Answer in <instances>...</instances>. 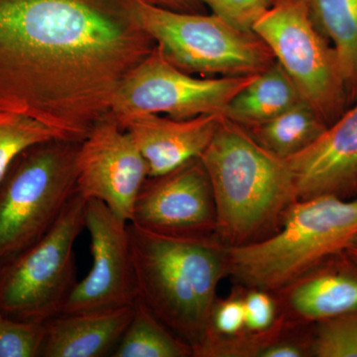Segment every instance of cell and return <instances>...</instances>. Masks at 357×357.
I'll return each mask as SVG.
<instances>
[{
    "mask_svg": "<svg viewBox=\"0 0 357 357\" xmlns=\"http://www.w3.org/2000/svg\"><path fill=\"white\" fill-rule=\"evenodd\" d=\"M155 46L131 0H0V112L81 143Z\"/></svg>",
    "mask_w": 357,
    "mask_h": 357,
    "instance_id": "6da1fadb",
    "label": "cell"
},
{
    "mask_svg": "<svg viewBox=\"0 0 357 357\" xmlns=\"http://www.w3.org/2000/svg\"><path fill=\"white\" fill-rule=\"evenodd\" d=\"M136 302L194 349L206 335L229 245L217 234L172 236L128 222Z\"/></svg>",
    "mask_w": 357,
    "mask_h": 357,
    "instance_id": "7a4b0ae2",
    "label": "cell"
},
{
    "mask_svg": "<svg viewBox=\"0 0 357 357\" xmlns=\"http://www.w3.org/2000/svg\"><path fill=\"white\" fill-rule=\"evenodd\" d=\"M201 160L217 206L215 234L227 245H245L269 236L298 199L286 160L225 116Z\"/></svg>",
    "mask_w": 357,
    "mask_h": 357,
    "instance_id": "3957f363",
    "label": "cell"
},
{
    "mask_svg": "<svg viewBox=\"0 0 357 357\" xmlns=\"http://www.w3.org/2000/svg\"><path fill=\"white\" fill-rule=\"evenodd\" d=\"M357 236V199H297L273 234L229 248V275L237 285L276 292L340 253Z\"/></svg>",
    "mask_w": 357,
    "mask_h": 357,
    "instance_id": "277c9868",
    "label": "cell"
},
{
    "mask_svg": "<svg viewBox=\"0 0 357 357\" xmlns=\"http://www.w3.org/2000/svg\"><path fill=\"white\" fill-rule=\"evenodd\" d=\"M79 143L53 139L21 152L0 181V263L37 243L76 194Z\"/></svg>",
    "mask_w": 357,
    "mask_h": 357,
    "instance_id": "5b68a950",
    "label": "cell"
},
{
    "mask_svg": "<svg viewBox=\"0 0 357 357\" xmlns=\"http://www.w3.org/2000/svg\"><path fill=\"white\" fill-rule=\"evenodd\" d=\"M131 6L164 57L188 74L255 76L276 61L257 34L215 14L178 13L145 0H131Z\"/></svg>",
    "mask_w": 357,
    "mask_h": 357,
    "instance_id": "8992f818",
    "label": "cell"
},
{
    "mask_svg": "<svg viewBox=\"0 0 357 357\" xmlns=\"http://www.w3.org/2000/svg\"><path fill=\"white\" fill-rule=\"evenodd\" d=\"M86 199L76 192L37 243L0 263V314L45 323L62 312L77 285L75 241L84 229Z\"/></svg>",
    "mask_w": 357,
    "mask_h": 357,
    "instance_id": "52a82bcc",
    "label": "cell"
},
{
    "mask_svg": "<svg viewBox=\"0 0 357 357\" xmlns=\"http://www.w3.org/2000/svg\"><path fill=\"white\" fill-rule=\"evenodd\" d=\"M252 31L328 126L344 114L349 100L337 53L312 20L307 0H275Z\"/></svg>",
    "mask_w": 357,
    "mask_h": 357,
    "instance_id": "ba28073f",
    "label": "cell"
},
{
    "mask_svg": "<svg viewBox=\"0 0 357 357\" xmlns=\"http://www.w3.org/2000/svg\"><path fill=\"white\" fill-rule=\"evenodd\" d=\"M255 76L197 77L169 62L156 45L121 82L112 114L116 119L139 114H165L174 119L223 115Z\"/></svg>",
    "mask_w": 357,
    "mask_h": 357,
    "instance_id": "9c48e42d",
    "label": "cell"
},
{
    "mask_svg": "<svg viewBox=\"0 0 357 357\" xmlns=\"http://www.w3.org/2000/svg\"><path fill=\"white\" fill-rule=\"evenodd\" d=\"M76 190L107 204L130 222L133 206L148 177V167L132 136L109 112L79 145Z\"/></svg>",
    "mask_w": 357,
    "mask_h": 357,
    "instance_id": "30bf717a",
    "label": "cell"
},
{
    "mask_svg": "<svg viewBox=\"0 0 357 357\" xmlns=\"http://www.w3.org/2000/svg\"><path fill=\"white\" fill-rule=\"evenodd\" d=\"M84 229L91 236L93 264L75 286L61 314L103 311L136 302L128 222L98 199H88Z\"/></svg>",
    "mask_w": 357,
    "mask_h": 357,
    "instance_id": "8fae6325",
    "label": "cell"
},
{
    "mask_svg": "<svg viewBox=\"0 0 357 357\" xmlns=\"http://www.w3.org/2000/svg\"><path fill=\"white\" fill-rule=\"evenodd\" d=\"M131 223L172 236L217 231V206L201 157L163 175L147 177L134 203Z\"/></svg>",
    "mask_w": 357,
    "mask_h": 357,
    "instance_id": "7c38bea8",
    "label": "cell"
},
{
    "mask_svg": "<svg viewBox=\"0 0 357 357\" xmlns=\"http://www.w3.org/2000/svg\"><path fill=\"white\" fill-rule=\"evenodd\" d=\"M286 162L295 178L298 199H347L357 192V103L304 151Z\"/></svg>",
    "mask_w": 357,
    "mask_h": 357,
    "instance_id": "4fadbf2b",
    "label": "cell"
},
{
    "mask_svg": "<svg viewBox=\"0 0 357 357\" xmlns=\"http://www.w3.org/2000/svg\"><path fill=\"white\" fill-rule=\"evenodd\" d=\"M279 311L294 326H312L357 312V265L340 253L273 292Z\"/></svg>",
    "mask_w": 357,
    "mask_h": 357,
    "instance_id": "5bb4252c",
    "label": "cell"
},
{
    "mask_svg": "<svg viewBox=\"0 0 357 357\" xmlns=\"http://www.w3.org/2000/svg\"><path fill=\"white\" fill-rule=\"evenodd\" d=\"M223 115L204 114L174 119L156 114L117 119L135 141L148 167V177L163 175L199 158L217 133Z\"/></svg>",
    "mask_w": 357,
    "mask_h": 357,
    "instance_id": "9a60e30c",
    "label": "cell"
},
{
    "mask_svg": "<svg viewBox=\"0 0 357 357\" xmlns=\"http://www.w3.org/2000/svg\"><path fill=\"white\" fill-rule=\"evenodd\" d=\"M133 306L61 314L45 321L44 357L112 356L132 319Z\"/></svg>",
    "mask_w": 357,
    "mask_h": 357,
    "instance_id": "2e32d148",
    "label": "cell"
},
{
    "mask_svg": "<svg viewBox=\"0 0 357 357\" xmlns=\"http://www.w3.org/2000/svg\"><path fill=\"white\" fill-rule=\"evenodd\" d=\"M303 100L291 77L275 61L232 98L223 116L250 128L271 121Z\"/></svg>",
    "mask_w": 357,
    "mask_h": 357,
    "instance_id": "e0dca14e",
    "label": "cell"
},
{
    "mask_svg": "<svg viewBox=\"0 0 357 357\" xmlns=\"http://www.w3.org/2000/svg\"><path fill=\"white\" fill-rule=\"evenodd\" d=\"M312 20L337 53L349 103L357 100V0H307Z\"/></svg>",
    "mask_w": 357,
    "mask_h": 357,
    "instance_id": "ac0fdd59",
    "label": "cell"
},
{
    "mask_svg": "<svg viewBox=\"0 0 357 357\" xmlns=\"http://www.w3.org/2000/svg\"><path fill=\"white\" fill-rule=\"evenodd\" d=\"M328 124L306 102H301L271 121L248 129L261 146L284 160L304 151Z\"/></svg>",
    "mask_w": 357,
    "mask_h": 357,
    "instance_id": "d6986e66",
    "label": "cell"
},
{
    "mask_svg": "<svg viewBox=\"0 0 357 357\" xmlns=\"http://www.w3.org/2000/svg\"><path fill=\"white\" fill-rule=\"evenodd\" d=\"M114 357H194L191 345L169 330L139 303Z\"/></svg>",
    "mask_w": 357,
    "mask_h": 357,
    "instance_id": "ffe728a7",
    "label": "cell"
},
{
    "mask_svg": "<svg viewBox=\"0 0 357 357\" xmlns=\"http://www.w3.org/2000/svg\"><path fill=\"white\" fill-rule=\"evenodd\" d=\"M53 139L58 138L42 122L27 115L0 112V181L21 152Z\"/></svg>",
    "mask_w": 357,
    "mask_h": 357,
    "instance_id": "44dd1931",
    "label": "cell"
},
{
    "mask_svg": "<svg viewBox=\"0 0 357 357\" xmlns=\"http://www.w3.org/2000/svg\"><path fill=\"white\" fill-rule=\"evenodd\" d=\"M312 326V356L357 357V312Z\"/></svg>",
    "mask_w": 357,
    "mask_h": 357,
    "instance_id": "7402d4cb",
    "label": "cell"
},
{
    "mask_svg": "<svg viewBox=\"0 0 357 357\" xmlns=\"http://www.w3.org/2000/svg\"><path fill=\"white\" fill-rule=\"evenodd\" d=\"M45 338V323L0 318V357L42 356Z\"/></svg>",
    "mask_w": 357,
    "mask_h": 357,
    "instance_id": "603a6c76",
    "label": "cell"
},
{
    "mask_svg": "<svg viewBox=\"0 0 357 357\" xmlns=\"http://www.w3.org/2000/svg\"><path fill=\"white\" fill-rule=\"evenodd\" d=\"M244 331L246 328L243 287L236 284V287L227 297L215 300L203 340L206 338L234 337Z\"/></svg>",
    "mask_w": 357,
    "mask_h": 357,
    "instance_id": "cb8c5ba5",
    "label": "cell"
},
{
    "mask_svg": "<svg viewBox=\"0 0 357 357\" xmlns=\"http://www.w3.org/2000/svg\"><path fill=\"white\" fill-rule=\"evenodd\" d=\"M243 305L245 328L249 332H265L280 319L278 303L273 292L243 287Z\"/></svg>",
    "mask_w": 357,
    "mask_h": 357,
    "instance_id": "d4e9b609",
    "label": "cell"
},
{
    "mask_svg": "<svg viewBox=\"0 0 357 357\" xmlns=\"http://www.w3.org/2000/svg\"><path fill=\"white\" fill-rule=\"evenodd\" d=\"M275 0H201L222 20L232 25L252 31L253 25L262 14L274 3Z\"/></svg>",
    "mask_w": 357,
    "mask_h": 357,
    "instance_id": "484cf974",
    "label": "cell"
},
{
    "mask_svg": "<svg viewBox=\"0 0 357 357\" xmlns=\"http://www.w3.org/2000/svg\"><path fill=\"white\" fill-rule=\"evenodd\" d=\"M145 1L155 6L178 11V13H201L202 7H203L201 0H145Z\"/></svg>",
    "mask_w": 357,
    "mask_h": 357,
    "instance_id": "4316f807",
    "label": "cell"
},
{
    "mask_svg": "<svg viewBox=\"0 0 357 357\" xmlns=\"http://www.w3.org/2000/svg\"><path fill=\"white\" fill-rule=\"evenodd\" d=\"M344 253L349 256L351 261H354L357 265V236L354 237V241L345 249Z\"/></svg>",
    "mask_w": 357,
    "mask_h": 357,
    "instance_id": "83f0119b",
    "label": "cell"
},
{
    "mask_svg": "<svg viewBox=\"0 0 357 357\" xmlns=\"http://www.w3.org/2000/svg\"><path fill=\"white\" fill-rule=\"evenodd\" d=\"M1 317H2L1 314H0V318H1Z\"/></svg>",
    "mask_w": 357,
    "mask_h": 357,
    "instance_id": "f1b7e54d",
    "label": "cell"
}]
</instances>
